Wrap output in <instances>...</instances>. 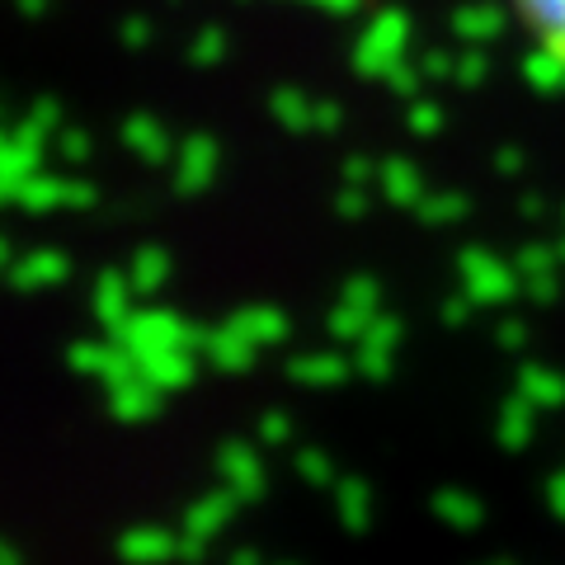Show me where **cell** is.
Wrapping results in <instances>:
<instances>
[{"instance_id": "f5cc1de1", "label": "cell", "mask_w": 565, "mask_h": 565, "mask_svg": "<svg viewBox=\"0 0 565 565\" xmlns=\"http://www.w3.org/2000/svg\"><path fill=\"white\" fill-rule=\"evenodd\" d=\"M278 565H297V561H278Z\"/></svg>"}, {"instance_id": "f6af8a7d", "label": "cell", "mask_w": 565, "mask_h": 565, "mask_svg": "<svg viewBox=\"0 0 565 565\" xmlns=\"http://www.w3.org/2000/svg\"><path fill=\"white\" fill-rule=\"evenodd\" d=\"M500 344H504V349H523V326H519V321H504V326H500Z\"/></svg>"}, {"instance_id": "5bb4252c", "label": "cell", "mask_w": 565, "mask_h": 565, "mask_svg": "<svg viewBox=\"0 0 565 565\" xmlns=\"http://www.w3.org/2000/svg\"><path fill=\"white\" fill-rule=\"evenodd\" d=\"M39 170H43V141L10 132V137H6V151H0V189H6V199H10V193L20 189L24 180H33Z\"/></svg>"}, {"instance_id": "11a10c76", "label": "cell", "mask_w": 565, "mask_h": 565, "mask_svg": "<svg viewBox=\"0 0 565 565\" xmlns=\"http://www.w3.org/2000/svg\"><path fill=\"white\" fill-rule=\"evenodd\" d=\"M561 255H565V241H561Z\"/></svg>"}, {"instance_id": "4316f807", "label": "cell", "mask_w": 565, "mask_h": 565, "mask_svg": "<svg viewBox=\"0 0 565 565\" xmlns=\"http://www.w3.org/2000/svg\"><path fill=\"white\" fill-rule=\"evenodd\" d=\"M434 514L444 519V523H452L457 533H471V527H481V519H486V504L476 500L471 490H438L434 494Z\"/></svg>"}, {"instance_id": "cb8c5ba5", "label": "cell", "mask_w": 565, "mask_h": 565, "mask_svg": "<svg viewBox=\"0 0 565 565\" xmlns=\"http://www.w3.org/2000/svg\"><path fill=\"white\" fill-rule=\"evenodd\" d=\"M334 514H340L349 533H363V527L373 523V490L363 481H353V476H340V481H334Z\"/></svg>"}, {"instance_id": "8fae6325", "label": "cell", "mask_w": 565, "mask_h": 565, "mask_svg": "<svg viewBox=\"0 0 565 565\" xmlns=\"http://www.w3.org/2000/svg\"><path fill=\"white\" fill-rule=\"evenodd\" d=\"M236 504H241V494H236V490H226V486L199 494V500L189 504V514H184V533H189L193 542H212L226 523H232Z\"/></svg>"}, {"instance_id": "ffe728a7", "label": "cell", "mask_w": 565, "mask_h": 565, "mask_svg": "<svg viewBox=\"0 0 565 565\" xmlns=\"http://www.w3.org/2000/svg\"><path fill=\"white\" fill-rule=\"evenodd\" d=\"M519 71H523V81L533 85V90H542V95H561L565 90V52L552 47V43H537L523 57Z\"/></svg>"}, {"instance_id": "7402d4cb", "label": "cell", "mask_w": 565, "mask_h": 565, "mask_svg": "<svg viewBox=\"0 0 565 565\" xmlns=\"http://www.w3.org/2000/svg\"><path fill=\"white\" fill-rule=\"evenodd\" d=\"M10 278H14V288H24V292L52 288V282L66 278V255H57V250H33V255L10 264Z\"/></svg>"}, {"instance_id": "52a82bcc", "label": "cell", "mask_w": 565, "mask_h": 565, "mask_svg": "<svg viewBox=\"0 0 565 565\" xmlns=\"http://www.w3.org/2000/svg\"><path fill=\"white\" fill-rule=\"evenodd\" d=\"M71 367L76 373H85V377H99L104 386L109 382H118V377H128V373H137V359L128 353V344L118 340H90V344H76L71 349Z\"/></svg>"}, {"instance_id": "bcb514c9", "label": "cell", "mask_w": 565, "mask_h": 565, "mask_svg": "<svg viewBox=\"0 0 565 565\" xmlns=\"http://www.w3.org/2000/svg\"><path fill=\"white\" fill-rule=\"evenodd\" d=\"M307 6H321L330 14H353V10H359V0H307Z\"/></svg>"}, {"instance_id": "681fc988", "label": "cell", "mask_w": 565, "mask_h": 565, "mask_svg": "<svg viewBox=\"0 0 565 565\" xmlns=\"http://www.w3.org/2000/svg\"><path fill=\"white\" fill-rule=\"evenodd\" d=\"M232 565H264V561H259V552H250V546H241V552L232 556Z\"/></svg>"}, {"instance_id": "f546056e", "label": "cell", "mask_w": 565, "mask_h": 565, "mask_svg": "<svg viewBox=\"0 0 565 565\" xmlns=\"http://www.w3.org/2000/svg\"><path fill=\"white\" fill-rule=\"evenodd\" d=\"M269 109H274V118L282 122V128H292V132L316 128V99H307L302 90H292V85H282V90H274Z\"/></svg>"}, {"instance_id": "4dcf8cb0", "label": "cell", "mask_w": 565, "mask_h": 565, "mask_svg": "<svg viewBox=\"0 0 565 565\" xmlns=\"http://www.w3.org/2000/svg\"><path fill=\"white\" fill-rule=\"evenodd\" d=\"M128 278H132L137 292H156V288H161V282L170 278V255H166V250H137Z\"/></svg>"}, {"instance_id": "d4e9b609", "label": "cell", "mask_w": 565, "mask_h": 565, "mask_svg": "<svg viewBox=\"0 0 565 565\" xmlns=\"http://www.w3.org/2000/svg\"><path fill=\"white\" fill-rule=\"evenodd\" d=\"M122 141H128V151H137L141 161H170V132L151 114H132L128 128H122Z\"/></svg>"}, {"instance_id": "ee69618b", "label": "cell", "mask_w": 565, "mask_h": 565, "mask_svg": "<svg viewBox=\"0 0 565 565\" xmlns=\"http://www.w3.org/2000/svg\"><path fill=\"white\" fill-rule=\"evenodd\" d=\"M147 39H151L147 20H128V24H122V43H128V47H147Z\"/></svg>"}, {"instance_id": "c3c4849f", "label": "cell", "mask_w": 565, "mask_h": 565, "mask_svg": "<svg viewBox=\"0 0 565 565\" xmlns=\"http://www.w3.org/2000/svg\"><path fill=\"white\" fill-rule=\"evenodd\" d=\"M519 166H523V156H519V147H504V151H500V170H504V174H514Z\"/></svg>"}, {"instance_id": "1f68e13d", "label": "cell", "mask_w": 565, "mask_h": 565, "mask_svg": "<svg viewBox=\"0 0 565 565\" xmlns=\"http://www.w3.org/2000/svg\"><path fill=\"white\" fill-rule=\"evenodd\" d=\"M415 212H419V217L429 222V226H444V222H457V217H462V212H467V199H462V193H424Z\"/></svg>"}, {"instance_id": "603a6c76", "label": "cell", "mask_w": 565, "mask_h": 565, "mask_svg": "<svg viewBox=\"0 0 565 565\" xmlns=\"http://www.w3.org/2000/svg\"><path fill=\"white\" fill-rule=\"evenodd\" d=\"M533 429H537V405L527 396H514L500 411V424H494V438L509 448V452H523L527 444H533Z\"/></svg>"}, {"instance_id": "83f0119b", "label": "cell", "mask_w": 565, "mask_h": 565, "mask_svg": "<svg viewBox=\"0 0 565 565\" xmlns=\"http://www.w3.org/2000/svg\"><path fill=\"white\" fill-rule=\"evenodd\" d=\"M288 377L302 386H340L349 377V363L340 353H302V359L288 363Z\"/></svg>"}, {"instance_id": "6da1fadb", "label": "cell", "mask_w": 565, "mask_h": 565, "mask_svg": "<svg viewBox=\"0 0 565 565\" xmlns=\"http://www.w3.org/2000/svg\"><path fill=\"white\" fill-rule=\"evenodd\" d=\"M109 334H118V340L128 344V353L137 363L151 359V353H170V349H203V340H207V330L184 326L180 316L166 311V307H137L128 321Z\"/></svg>"}, {"instance_id": "484cf974", "label": "cell", "mask_w": 565, "mask_h": 565, "mask_svg": "<svg viewBox=\"0 0 565 565\" xmlns=\"http://www.w3.org/2000/svg\"><path fill=\"white\" fill-rule=\"evenodd\" d=\"M519 396H527L537 411H556V405H565V377L556 373V367L527 363L519 373Z\"/></svg>"}, {"instance_id": "ba28073f", "label": "cell", "mask_w": 565, "mask_h": 565, "mask_svg": "<svg viewBox=\"0 0 565 565\" xmlns=\"http://www.w3.org/2000/svg\"><path fill=\"white\" fill-rule=\"evenodd\" d=\"M161 386H156L147 373H128V377H118V382H109V411L118 415V419H128V424H137V419H151L156 411H161Z\"/></svg>"}, {"instance_id": "d590c367", "label": "cell", "mask_w": 565, "mask_h": 565, "mask_svg": "<svg viewBox=\"0 0 565 565\" xmlns=\"http://www.w3.org/2000/svg\"><path fill=\"white\" fill-rule=\"evenodd\" d=\"M490 76V62H486V52L481 47H467L462 52V57H457V85H467V90H471V85H481Z\"/></svg>"}, {"instance_id": "7c38bea8", "label": "cell", "mask_w": 565, "mask_h": 565, "mask_svg": "<svg viewBox=\"0 0 565 565\" xmlns=\"http://www.w3.org/2000/svg\"><path fill=\"white\" fill-rule=\"evenodd\" d=\"M118 556L128 565H166L180 556V533H170V527H128L118 537Z\"/></svg>"}, {"instance_id": "5b68a950", "label": "cell", "mask_w": 565, "mask_h": 565, "mask_svg": "<svg viewBox=\"0 0 565 565\" xmlns=\"http://www.w3.org/2000/svg\"><path fill=\"white\" fill-rule=\"evenodd\" d=\"M20 207L29 212H52V207H90L95 203V189L90 184H76V180H57V174H33V180H24L20 189L10 193Z\"/></svg>"}, {"instance_id": "9a60e30c", "label": "cell", "mask_w": 565, "mask_h": 565, "mask_svg": "<svg viewBox=\"0 0 565 565\" xmlns=\"http://www.w3.org/2000/svg\"><path fill=\"white\" fill-rule=\"evenodd\" d=\"M452 33L462 39L467 47H486L504 33V10L490 6V0H471V6H457L452 10Z\"/></svg>"}, {"instance_id": "ac0fdd59", "label": "cell", "mask_w": 565, "mask_h": 565, "mask_svg": "<svg viewBox=\"0 0 565 565\" xmlns=\"http://www.w3.org/2000/svg\"><path fill=\"white\" fill-rule=\"evenodd\" d=\"M132 278H122V274H114V269H104L99 274V282H95V316L109 330H118L122 321H128V316L137 311L132 307Z\"/></svg>"}, {"instance_id": "44dd1931", "label": "cell", "mask_w": 565, "mask_h": 565, "mask_svg": "<svg viewBox=\"0 0 565 565\" xmlns=\"http://www.w3.org/2000/svg\"><path fill=\"white\" fill-rule=\"evenodd\" d=\"M519 20L537 33V43H552L565 52V0H514Z\"/></svg>"}, {"instance_id": "d6986e66", "label": "cell", "mask_w": 565, "mask_h": 565, "mask_svg": "<svg viewBox=\"0 0 565 565\" xmlns=\"http://www.w3.org/2000/svg\"><path fill=\"white\" fill-rule=\"evenodd\" d=\"M232 326H236L255 349H274V344L288 340V316H282L278 307H241V311L232 316Z\"/></svg>"}, {"instance_id": "db71d44e", "label": "cell", "mask_w": 565, "mask_h": 565, "mask_svg": "<svg viewBox=\"0 0 565 565\" xmlns=\"http://www.w3.org/2000/svg\"><path fill=\"white\" fill-rule=\"evenodd\" d=\"M494 565H509V561H494Z\"/></svg>"}, {"instance_id": "74e56055", "label": "cell", "mask_w": 565, "mask_h": 565, "mask_svg": "<svg viewBox=\"0 0 565 565\" xmlns=\"http://www.w3.org/2000/svg\"><path fill=\"white\" fill-rule=\"evenodd\" d=\"M419 71H424V81H452L457 76V57L452 52H424Z\"/></svg>"}, {"instance_id": "7a4b0ae2", "label": "cell", "mask_w": 565, "mask_h": 565, "mask_svg": "<svg viewBox=\"0 0 565 565\" xmlns=\"http://www.w3.org/2000/svg\"><path fill=\"white\" fill-rule=\"evenodd\" d=\"M405 47H411V20L405 10H377L367 29L353 43V66L363 71L367 81H386V71L405 62Z\"/></svg>"}, {"instance_id": "3957f363", "label": "cell", "mask_w": 565, "mask_h": 565, "mask_svg": "<svg viewBox=\"0 0 565 565\" xmlns=\"http://www.w3.org/2000/svg\"><path fill=\"white\" fill-rule=\"evenodd\" d=\"M457 278H462V292L476 307H504V302H514L519 288H523L519 264H504L490 250H462L457 255Z\"/></svg>"}, {"instance_id": "2e32d148", "label": "cell", "mask_w": 565, "mask_h": 565, "mask_svg": "<svg viewBox=\"0 0 565 565\" xmlns=\"http://www.w3.org/2000/svg\"><path fill=\"white\" fill-rule=\"evenodd\" d=\"M377 189L392 199L396 207H419V199L429 189H424V174L415 161H405V156H392V161H382L377 170Z\"/></svg>"}, {"instance_id": "9c48e42d", "label": "cell", "mask_w": 565, "mask_h": 565, "mask_svg": "<svg viewBox=\"0 0 565 565\" xmlns=\"http://www.w3.org/2000/svg\"><path fill=\"white\" fill-rule=\"evenodd\" d=\"M217 141L212 137H189L180 151H174V184L180 193H203L212 180H217Z\"/></svg>"}, {"instance_id": "60d3db41", "label": "cell", "mask_w": 565, "mask_h": 565, "mask_svg": "<svg viewBox=\"0 0 565 565\" xmlns=\"http://www.w3.org/2000/svg\"><path fill=\"white\" fill-rule=\"evenodd\" d=\"M367 193H373V189H363V184H344V189H340V199H334V207H340L344 217H359V212L367 207Z\"/></svg>"}, {"instance_id": "7dc6e473", "label": "cell", "mask_w": 565, "mask_h": 565, "mask_svg": "<svg viewBox=\"0 0 565 565\" xmlns=\"http://www.w3.org/2000/svg\"><path fill=\"white\" fill-rule=\"evenodd\" d=\"M552 509L565 519V471H561V476H552Z\"/></svg>"}, {"instance_id": "30bf717a", "label": "cell", "mask_w": 565, "mask_h": 565, "mask_svg": "<svg viewBox=\"0 0 565 565\" xmlns=\"http://www.w3.org/2000/svg\"><path fill=\"white\" fill-rule=\"evenodd\" d=\"M217 471H222V486L236 490L241 500H259V494H264V462H259L255 448L222 444L217 448Z\"/></svg>"}, {"instance_id": "ab89813d", "label": "cell", "mask_w": 565, "mask_h": 565, "mask_svg": "<svg viewBox=\"0 0 565 565\" xmlns=\"http://www.w3.org/2000/svg\"><path fill=\"white\" fill-rule=\"evenodd\" d=\"M288 434H292V424H288V415H282V411H269L259 419V438H264V444H288Z\"/></svg>"}, {"instance_id": "8992f818", "label": "cell", "mask_w": 565, "mask_h": 565, "mask_svg": "<svg viewBox=\"0 0 565 565\" xmlns=\"http://www.w3.org/2000/svg\"><path fill=\"white\" fill-rule=\"evenodd\" d=\"M396 349H401V321L396 316H377L373 326H367V334L359 340V353H353V367L359 373H367L373 382H386L392 377V359H396Z\"/></svg>"}, {"instance_id": "816d5d0a", "label": "cell", "mask_w": 565, "mask_h": 565, "mask_svg": "<svg viewBox=\"0 0 565 565\" xmlns=\"http://www.w3.org/2000/svg\"><path fill=\"white\" fill-rule=\"evenodd\" d=\"M0 565H20V552H14V546H6V552H0Z\"/></svg>"}, {"instance_id": "f1b7e54d", "label": "cell", "mask_w": 565, "mask_h": 565, "mask_svg": "<svg viewBox=\"0 0 565 565\" xmlns=\"http://www.w3.org/2000/svg\"><path fill=\"white\" fill-rule=\"evenodd\" d=\"M141 373H147L161 392H174V386H189L193 382V359H189V349H170V353H151V359H141L137 363Z\"/></svg>"}, {"instance_id": "f35d334b", "label": "cell", "mask_w": 565, "mask_h": 565, "mask_svg": "<svg viewBox=\"0 0 565 565\" xmlns=\"http://www.w3.org/2000/svg\"><path fill=\"white\" fill-rule=\"evenodd\" d=\"M377 170L373 161H363V156H349L344 161V184H363V189H377Z\"/></svg>"}, {"instance_id": "e575fe53", "label": "cell", "mask_w": 565, "mask_h": 565, "mask_svg": "<svg viewBox=\"0 0 565 565\" xmlns=\"http://www.w3.org/2000/svg\"><path fill=\"white\" fill-rule=\"evenodd\" d=\"M405 122H411V132L434 137L438 128H444V114H438V104H429V99H411V109H405Z\"/></svg>"}, {"instance_id": "4fadbf2b", "label": "cell", "mask_w": 565, "mask_h": 565, "mask_svg": "<svg viewBox=\"0 0 565 565\" xmlns=\"http://www.w3.org/2000/svg\"><path fill=\"white\" fill-rule=\"evenodd\" d=\"M561 250H546V245H527L519 255V278L533 302H552L556 288H561Z\"/></svg>"}, {"instance_id": "e0dca14e", "label": "cell", "mask_w": 565, "mask_h": 565, "mask_svg": "<svg viewBox=\"0 0 565 565\" xmlns=\"http://www.w3.org/2000/svg\"><path fill=\"white\" fill-rule=\"evenodd\" d=\"M203 353L222 367V373H245V367L255 363V353H259V349H255L250 340H245V334H241L232 321H226V326H217V330H207Z\"/></svg>"}, {"instance_id": "277c9868", "label": "cell", "mask_w": 565, "mask_h": 565, "mask_svg": "<svg viewBox=\"0 0 565 565\" xmlns=\"http://www.w3.org/2000/svg\"><path fill=\"white\" fill-rule=\"evenodd\" d=\"M377 316H382V288H377V278L359 274V278H349L344 288H340V302H334V311H330V334H334V340L359 344Z\"/></svg>"}, {"instance_id": "836d02e7", "label": "cell", "mask_w": 565, "mask_h": 565, "mask_svg": "<svg viewBox=\"0 0 565 565\" xmlns=\"http://www.w3.org/2000/svg\"><path fill=\"white\" fill-rule=\"evenodd\" d=\"M297 471H302L307 481L326 486V490H334V481H340V476H334V467H330V457H326L321 448H302V452H297Z\"/></svg>"}, {"instance_id": "7bdbcfd3", "label": "cell", "mask_w": 565, "mask_h": 565, "mask_svg": "<svg viewBox=\"0 0 565 565\" xmlns=\"http://www.w3.org/2000/svg\"><path fill=\"white\" fill-rule=\"evenodd\" d=\"M62 156H66V161H85V156H90V137H85V132H66L62 137Z\"/></svg>"}, {"instance_id": "f907efd6", "label": "cell", "mask_w": 565, "mask_h": 565, "mask_svg": "<svg viewBox=\"0 0 565 565\" xmlns=\"http://www.w3.org/2000/svg\"><path fill=\"white\" fill-rule=\"evenodd\" d=\"M20 10H24V14H43L47 0H20Z\"/></svg>"}, {"instance_id": "b9f144b4", "label": "cell", "mask_w": 565, "mask_h": 565, "mask_svg": "<svg viewBox=\"0 0 565 565\" xmlns=\"http://www.w3.org/2000/svg\"><path fill=\"white\" fill-rule=\"evenodd\" d=\"M344 122V114H340V104H316V132H334Z\"/></svg>"}, {"instance_id": "d6a6232c", "label": "cell", "mask_w": 565, "mask_h": 565, "mask_svg": "<svg viewBox=\"0 0 565 565\" xmlns=\"http://www.w3.org/2000/svg\"><path fill=\"white\" fill-rule=\"evenodd\" d=\"M14 132L20 137H33V141H47V132H57V104L43 99V104H33V109L14 122Z\"/></svg>"}, {"instance_id": "8d00e7d4", "label": "cell", "mask_w": 565, "mask_h": 565, "mask_svg": "<svg viewBox=\"0 0 565 565\" xmlns=\"http://www.w3.org/2000/svg\"><path fill=\"white\" fill-rule=\"evenodd\" d=\"M189 57L199 62V66L222 62V57H226V39H222L217 29H207V33H199V43H193V52H189Z\"/></svg>"}]
</instances>
